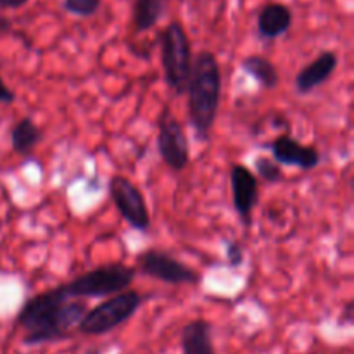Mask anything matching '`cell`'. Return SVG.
<instances>
[{"label": "cell", "instance_id": "cell-11", "mask_svg": "<svg viewBox=\"0 0 354 354\" xmlns=\"http://www.w3.org/2000/svg\"><path fill=\"white\" fill-rule=\"evenodd\" d=\"M339 66V55L334 50H324L317 59L308 62L294 78V86L299 95H308L330 80Z\"/></svg>", "mask_w": 354, "mask_h": 354}, {"label": "cell", "instance_id": "cell-3", "mask_svg": "<svg viewBox=\"0 0 354 354\" xmlns=\"http://www.w3.org/2000/svg\"><path fill=\"white\" fill-rule=\"evenodd\" d=\"M137 277V270L121 261L95 266L69 282L62 283L61 290L69 299H88V297H109L128 289Z\"/></svg>", "mask_w": 354, "mask_h": 354}, {"label": "cell", "instance_id": "cell-8", "mask_svg": "<svg viewBox=\"0 0 354 354\" xmlns=\"http://www.w3.org/2000/svg\"><path fill=\"white\" fill-rule=\"evenodd\" d=\"M158 152L165 165L173 171L180 173L189 166L190 147L185 128L166 107L158 121Z\"/></svg>", "mask_w": 354, "mask_h": 354}, {"label": "cell", "instance_id": "cell-5", "mask_svg": "<svg viewBox=\"0 0 354 354\" xmlns=\"http://www.w3.org/2000/svg\"><path fill=\"white\" fill-rule=\"evenodd\" d=\"M144 303V296L137 290L124 289L121 292L113 294L104 303L97 304L92 310H86L80 324L76 325L80 334L83 335H106L127 324Z\"/></svg>", "mask_w": 354, "mask_h": 354}, {"label": "cell", "instance_id": "cell-18", "mask_svg": "<svg viewBox=\"0 0 354 354\" xmlns=\"http://www.w3.org/2000/svg\"><path fill=\"white\" fill-rule=\"evenodd\" d=\"M102 6V0H62L64 12L78 17H92Z\"/></svg>", "mask_w": 354, "mask_h": 354}, {"label": "cell", "instance_id": "cell-6", "mask_svg": "<svg viewBox=\"0 0 354 354\" xmlns=\"http://www.w3.org/2000/svg\"><path fill=\"white\" fill-rule=\"evenodd\" d=\"M137 265L140 273H144L145 277L169 283V286H197L201 282L197 270L161 249H147L140 252Z\"/></svg>", "mask_w": 354, "mask_h": 354}, {"label": "cell", "instance_id": "cell-14", "mask_svg": "<svg viewBox=\"0 0 354 354\" xmlns=\"http://www.w3.org/2000/svg\"><path fill=\"white\" fill-rule=\"evenodd\" d=\"M242 71L248 73L256 83L263 86L265 90H275L280 83V75L277 66L265 55L252 54L242 59L241 62Z\"/></svg>", "mask_w": 354, "mask_h": 354}, {"label": "cell", "instance_id": "cell-2", "mask_svg": "<svg viewBox=\"0 0 354 354\" xmlns=\"http://www.w3.org/2000/svg\"><path fill=\"white\" fill-rule=\"evenodd\" d=\"M185 93H189L187 113L190 127L197 140L207 142L221 102V69L214 52H197Z\"/></svg>", "mask_w": 354, "mask_h": 354}, {"label": "cell", "instance_id": "cell-1", "mask_svg": "<svg viewBox=\"0 0 354 354\" xmlns=\"http://www.w3.org/2000/svg\"><path fill=\"white\" fill-rule=\"evenodd\" d=\"M86 310L85 301L69 299L59 286L30 297L16 317V325L24 332L23 344L40 346L71 337L69 332Z\"/></svg>", "mask_w": 354, "mask_h": 354}, {"label": "cell", "instance_id": "cell-10", "mask_svg": "<svg viewBox=\"0 0 354 354\" xmlns=\"http://www.w3.org/2000/svg\"><path fill=\"white\" fill-rule=\"evenodd\" d=\"M270 149H272L273 159L279 165L292 166V168L304 169V171L315 169L322 161V154L317 145L301 144L299 140L290 137L289 133L279 135L270 144Z\"/></svg>", "mask_w": 354, "mask_h": 354}, {"label": "cell", "instance_id": "cell-16", "mask_svg": "<svg viewBox=\"0 0 354 354\" xmlns=\"http://www.w3.org/2000/svg\"><path fill=\"white\" fill-rule=\"evenodd\" d=\"M166 7L168 0H135L131 9V24L135 33H144L154 28L165 16Z\"/></svg>", "mask_w": 354, "mask_h": 354}, {"label": "cell", "instance_id": "cell-13", "mask_svg": "<svg viewBox=\"0 0 354 354\" xmlns=\"http://www.w3.org/2000/svg\"><path fill=\"white\" fill-rule=\"evenodd\" d=\"M183 354H216L213 344V324L197 318L182 328Z\"/></svg>", "mask_w": 354, "mask_h": 354}, {"label": "cell", "instance_id": "cell-19", "mask_svg": "<svg viewBox=\"0 0 354 354\" xmlns=\"http://www.w3.org/2000/svg\"><path fill=\"white\" fill-rule=\"evenodd\" d=\"M225 254H227V261L230 265V268H239V266L244 265V249H242V245L239 242H227V245H225Z\"/></svg>", "mask_w": 354, "mask_h": 354}, {"label": "cell", "instance_id": "cell-12", "mask_svg": "<svg viewBox=\"0 0 354 354\" xmlns=\"http://www.w3.org/2000/svg\"><path fill=\"white\" fill-rule=\"evenodd\" d=\"M294 14L282 2H270L258 14V35L263 40H275L290 30Z\"/></svg>", "mask_w": 354, "mask_h": 354}, {"label": "cell", "instance_id": "cell-4", "mask_svg": "<svg viewBox=\"0 0 354 354\" xmlns=\"http://www.w3.org/2000/svg\"><path fill=\"white\" fill-rule=\"evenodd\" d=\"M161 41L162 73L168 88L176 97L187 92V85L192 71V45L185 28L178 21H171L162 28L159 35Z\"/></svg>", "mask_w": 354, "mask_h": 354}, {"label": "cell", "instance_id": "cell-22", "mask_svg": "<svg viewBox=\"0 0 354 354\" xmlns=\"http://www.w3.org/2000/svg\"><path fill=\"white\" fill-rule=\"evenodd\" d=\"M353 322V303L349 301L348 304L344 306V310H342V315L341 318H339V324L341 325H349Z\"/></svg>", "mask_w": 354, "mask_h": 354}, {"label": "cell", "instance_id": "cell-20", "mask_svg": "<svg viewBox=\"0 0 354 354\" xmlns=\"http://www.w3.org/2000/svg\"><path fill=\"white\" fill-rule=\"evenodd\" d=\"M14 100H16L14 90H10L9 86L3 83V80L0 78V104H12Z\"/></svg>", "mask_w": 354, "mask_h": 354}, {"label": "cell", "instance_id": "cell-7", "mask_svg": "<svg viewBox=\"0 0 354 354\" xmlns=\"http://www.w3.org/2000/svg\"><path fill=\"white\" fill-rule=\"evenodd\" d=\"M109 196L116 206L118 213L133 230L149 232L151 228V214L142 190L123 175H114L109 180Z\"/></svg>", "mask_w": 354, "mask_h": 354}, {"label": "cell", "instance_id": "cell-9", "mask_svg": "<svg viewBox=\"0 0 354 354\" xmlns=\"http://www.w3.org/2000/svg\"><path fill=\"white\" fill-rule=\"evenodd\" d=\"M230 185L235 211H237L242 225L251 227L252 211L259 201L258 176L248 166L235 162L230 168Z\"/></svg>", "mask_w": 354, "mask_h": 354}, {"label": "cell", "instance_id": "cell-23", "mask_svg": "<svg viewBox=\"0 0 354 354\" xmlns=\"http://www.w3.org/2000/svg\"><path fill=\"white\" fill-rule=\"evenodd\" d=\"M10 33H12V21L0 14V37H6Z\"/></svg>", "mask_w": 354, "mask_h": 354}, {"label": "cell", "instance_id": "cell-21", "mask_svg": "<svg viewBox=\"0 0 354 354\" xmlns=\"http://www.w3.org/2000/svg\"><path fill=\"white\" fill-rule=\"evenodd\" d=\"M30 0H0V9L2 10H16L24 7Z\"/></svg>", "mask_w": 354, "mask_h": 354}, {"label": "cell", "instance_id": "cell-15", "mask_svg": "<svg viewBox=\"0 0 354 354\" xmlns=\"http://www.w3.org/2000/svg\"><path fill=\"white\" fill-rule=\"evenodd\" d=\"M44 138V131L31 118H21L10 130V145L16 154L28 156L35 151Z\"/></svg>", "mask_w": 354, "mask_h": 354}, {"label": "cell", "instance_id": "cell-17", "mask_svg": "<svg viewBox=\"0 0 354 354\" xmlns=\"http://www.w3.org/2000/svg\"><path fill=\"white\" fill-rule=\"evenodd\" d=\"M254 169L256 175L265 180L266 183H280L283 180L282 166L275 159L266 158V156H258L254 159Z\"/></svg>", "mask_w": 354, "mask_h": 354}]
</instances>
